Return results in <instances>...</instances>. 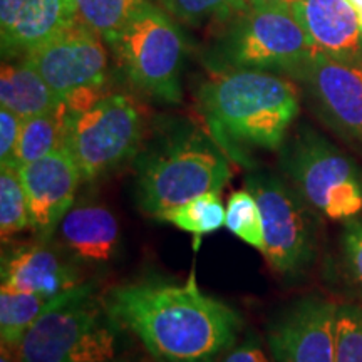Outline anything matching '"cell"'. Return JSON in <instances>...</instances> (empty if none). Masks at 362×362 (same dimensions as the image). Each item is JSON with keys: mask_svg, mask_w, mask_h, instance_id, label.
<instances>
[{"mask_svg": "<svg viewBox=\"0 0 362 362\" xmlns=\"http://www.w3.org/2000/svg\"><path fill=\"white\" fill-rule=\"evenodd\" d=\"M90 284L93 282H83L72 291L56 297L17 292L12 288L0 287V339H2V344L19 347L25 332L40 315L78 297Z\"/></svg>", "mask_w": 362, "mask_h": 362, "instance_id": "19", "label": "cell"}, {"mask_svg": "<svg viewBox=\"0 0 362 362\" xmlns=\"http://www.w3.org/2000/svg\"><path fill=\"white\" fill-rule=\"evenodd\" d=\"M96 284L66 304L45 312L27 330L22 362H98L115 357V325L94 300Z\"/></svg>", "mask_w": 362, "mask_h": 362, "instance_id": "7", "label": "cell"}, {"mask_svg": "<svg viewBox=\"0 0 362 362\" xmlns=\"http://www.w3.org/2000/svg\"><path fill=\"white\" fill-rule=\"evenodd\" d=\"M149 2L151 0H72L78 21L98 33L106 42Z\"/></svg>", "mask_w": 362, "mask_h": 362, "instance_id": "22", "label": "cell"}, {"mask_svg": "<svg viewBox=\"0 0 362 362\" xmlns=\"http://www.w3.org/2000/svg\"><path fill=\"white\" fill-rule=\"evenodd\" d=\"M336 362H362V305H337Z\"/></svg>", "mask_w": 362, "mask_h": 362, "instance_id": "26", "label": "cell"}, {"mask_svg": "<svg viewBox=\"0 0 362 362\" xmlns=\"http://www.w3.org/2000/svg\"><path fill=\"white\" fill-rule=\"evenodd\" d=\"M357 16H359V24H361V29H362V11H357Z\"/></svg>", "mask_w": 362, "mask_h": 362, "instance_id": "34", "label": "cell"}, {"mask_svg": "<svg viewBox=\"0 0 362 362\" xmlns=\"http://www.w3.org/2000/svg\"><path fill=\"white\" fill-rule=\"evenodd\" d=\"M0 362H22L19 347L2 344L0 346Z\"/></svg>", "mask_w": 362, "mask_h": 362, "instance_id": "30", "label": "cell"}, {"mask_svg": "<svg viewBox=\"0 0 362 362\" xmlns=\"http://www.w3.org/2000/svg\"><path fill=\"white\" fill-rule=\"evenodd\" d=\"M62 101L98 94L106 84L110 57L101 35L81 22L24 57Z\"/></svg>", "mask_w": 362, "mask_h": 362, "instance_id": "10", "label": "cell"}, {"mask_svg": "<svg viewBox=\"0 0 362 362\" xmlns=\"http://www.w3.org/2000/svg\"><path fill=\"white\" fill-rule=\"evenodd\" d=\"M64 103L24 57L7 59L0 72V104L21 119L44 115Z\"/></svg>", "mask_w": 362, "mask_h": 362, "instance_id": "18", "label": "cell"}, {"mask_svg": "<svg viewBox=\"0 0 362 362\" xmlns=\"http://www.w3.org/2000/svg\"><path fill=\"white\" fill-rule=\"evenodd\" d=\"M103 305L156 362H216L237 344L243 325L237 310L202 292L194 274L181 284L117 285Z\"/></svg>", "mask_w": 362, "mask_h": 362, "instance_id": "1", "label": "cell"}, {"mask_svg": "<svg viewBox=\"0 0 362 362\" xmlns=\"http://www.w3.org/2000/svg\"><path fill=\"white\" fill-rule=\"evenodd\" d=\"M29 205L30 228L39 242L54 238L59 223L74 206L83 175L66 144L19 170Z\"/></svg>", "mask_w": 362, "mask_h": 362, "instance_id": "13", "label": "cell"}, {"mask_svg": "<svg viewBox=\"0 0 362 362\" xmlns=\"http://www.w3.org/2000/svg\"><path fill=\"white\" fill-rule=\"evenodd\" d=\"M98 362H124V361H119V359H116V357H112V359H106V361H98Z\"/></svg>", "mask_w": 362, "mask_h": 362, "instance_id": "33", "label": "cell"}, {"mask_svg": "<svg viewBox=\"0 0 362 362\" xmlns=\"http://www.w3.org/2000/svg\"><path fill=\"white\" fill-rule=\"evenodd\" d=\"M341 252L346 275L362 293V216L344 221Z\"/></svg>", "mask_w": 362, "mask_h": 362, "instance_id": "27", "label": "cell"}, {"mask_svg": "<svg viewBox=\"0 0 362 362\" xmlns=\"http://www.w3.org/2000/svg\"><path fill=\"white\" fill-rule=\"evenodd\" d=\"M245 188L259 203L264 221V253L270 269L296 277L315 257V223L310 206L296 188L272 173L250 175Z\"/></svg>", "mask_w": 362, "mask_h": 362, "instance_id": "9", "label": "cell"}, {"mask_svg": "<svg viewBox=\"0 0 362 362\" xmlns=\"http://www.w3.org/2000/svg\"><path fill=\"white\" fill-rule=\"evenodd\" d=\"M76 22L72 0H0L4 61L25 57Z\"/></svg>", "mask_w": 362, "mask_h": 362, "instance_id": "14", "label": "cell"}, {"mask_svg": "<svg viewBox=\"0 0 362 362\" xmlns=\"http://www.w3.org/2000/svg\"><path fill=\"white\" fill-rule=\"evenodd\" d=\"M347 2H349L356 11H362V0H347Z\"/></svg>", "mask_w": 362, "mask_h": 362, "instance_id": "32", "label": "cell"}, {"mask_svg": "<svg viewBox=\"0 0 362 362\" xmlns=\"http://www.w3.org/2000/svg\"><path fill=\"white\" fill-rule=\"evenodd\" d=\"M143 128V112L133 98L107 94L86 110L67 112L64 144L78 163L83 181H93L136 155Z\"/></svg>", "mask_w": 362, "mask_h": 362, "instance_id": "8", "label": "cell"}, {"mask_svg": "<svg viewBox=\"0 0 362 362\" xmlns=\"http://www.w3.org/2000/svg\"><path fill=\"white\" fill-rule=\"evenodd\" d=\"M158 220L168 221L176 228L192 233L197 238V243H200L203 235L218 232L225 225L226 208L221 203L220 193L210 192L203 193L200 197L173 208V210H168Z\"/></svg>", "mask_w": 362, "mask_h": 362, "instance_id": "21", "label": "cell"}, {"mask_svg": "<svg viewBox=\"0 0 362 362\" xmlns=\"http://www.w3.org/2000/svg\"><path fill=\"white\" fill-rule=\"evenodd\" d=\"M78 267L49 242L21 247L4 255L2 287L56 297L83 284Z\"/></svg>", "mask_w": 362, "mask_h": 362, "instance_id": "16", "label": "cell"}, {"mask_svg": "<svg viewBox=\"0 0 362 362\" xmlns=\"http://www.w3.org/2000/svg\"><path fill=\"white\" fill-rule=\"evenodd\" d=\"M232 178L228 158L210 134L181 126L144 153L136 173V198L160 218L203 193L221 192Z\"/></svg>", "mask_w": 362, "mask_h": 362, "instance_id": "3", "label": "cell"}, {"mask_svg": "<svg viewBox=\"0 0 362 362\" xmlns=\"http://www.w3.org/2000/svg\"><path fill=\"white\" fill-rule=\"evenodd\" d=\"M210 136L228 160L252 166L255 151H275L300 110L292 81L269 71L225 69L198 90Z\"/></svg>", "mask_w": 362, "mask_h": 362, "instance_id": "2", "label": "cell"}, {"mask_svg": "<svg viewBox=\"0 0 362 362\" xmlns=\"http://www.w3.org/2000/svg\"><path fill=\"white\" fill-rule=\"evenodd\" d=\"M225 226L250 247L259 252L264 250V221L259 203L248 189H240L230 194L226 203Z\"/></svg>", "mask_w": 362, "mask_h": 362, "instance_id": "24", "label": "cell"}, {"mask_svg": "<svg viewBox=\"0 0 362 362\" xmlns=\"http://www.w3.org/2000/svg\"><path fill=\"white\" fill-rule=\"evenodd\" d=\"M22 121L7 107L0 110V165L7 166L11 163L17 141H19Z\"/></svg>", "mask_w": 362, "mask_h": 362, "instance_id": "28", "label": "cell"}, {"mask_svg": "<svg viewBox=\"0 0 362 362\" xmlns=\"http://www.w3.org/2000/svg\"><path fill=\"white\" fill-rule=\"evenodd\" d=\"M337 305L307 296L270 324L267 344L275 362H336Z\"/></svg>", "mask_w": 362, "mask_h": 362, "instance_id": "12", "label": "cell"}, {"mask_svg": "<svg viewBox=\"0 0 362 362\" xmlns=\"http://www.w3.org/2000/svg\"><path fill=\"white\" fill-rule=\"evenodd\" d=\"M67 112V104L62 103L56 110L22 121L19 141L7 166L21 170L61 148L66 139Z\"/></svg>", "mask_w": 362, "mask_h": 362, "instance_id": "20", "label": "cell"}, {"mask_svg": "<svg viewBox=\"0 0 362 362\" xmlns=\"http://www.w3.org/2000/svg\"><path fill=\"white\" fill-rule=\"evenodd\" d=\"M220 362H272L264 347L255 337L245 339L238 346H233Z\"/></svg>", "mask_w": 362, "mask_h": 362, "instance_id": "29", "label": "cell"}, {"mask_svg": "<svg viewBox=\"0 0 362 362\" xmlns=\"http://www.w3.org/2000/svg\"><path fill=\"white\" fill-rule=\"evenodd\" d=\"M280 166L312 210L344 221L362 211L359 165L310 126L282 146Z\"/></svg>", "mask_w": 362, "mask_h": 362, "instance_id": "5", "label": "cell"}, {"mask_svg": "<svg viewBox=\"0 0 362 362\" xmlns=\"http://www.w3.org/2000/svg\"><path fill=\"white\" fill-rule=\"evenodd\" d=\"M292 11L317 51L337 61H362L359 16L347 0H298Z\"/></svg>", "mask_w": 362, "mask_h": 362, "instance_id": "17", "label": "cell"}, {"mask_svg": "<svg viewBox=\"0 0 362 362\" xmlns=\"http://www.w3.org/2000/svg\"><path fill=\"white\" fill-rule=\"evenodd\" d=\"M228 22L216 45L225 69L279 71L296 78L317 52L287 4L248 6Z\"/></svg>", "mask_w": 362, "mask_h": 362, "instance_id": "4", "label": "cell"}, {"mask_svg": "<svg viewBox=\"0 0 362 362\" xmlns=\"http://www.w3.org/2000/svg\"><path fill=\"white\" fill-rule=\"evenodd\" d=\"M298 0H248L250 6H257V4H287V6H292Z\"/></svg>", "mask_w": 362, "mask_h": 362, "instance_id": "31", "label": "cell"}, {"mask_svg": "<svg viewBox=\"0 0 362 362\" xmlns=\"http://www.w3.org/2000/svg\"><path fill=\"white\" fill-rule=\"evenodd\" d=\"M107 44L139 93L168 104L181 101L185 39L168 13L149 2Z\"/></svg>", "mask_w": 362, "mask_h": 362, "instance_id": "6", "label": "cell"}, {"mask_svg": "<svg viewBox=\"0 0 362 362\" xmlns=\"http://www.w3.org/2000/svg\"><path fill=\"white\" fill-rule=\"evenodd\" d=\"M54 237L57 238V247L78 265L111 264L121 248L117 218L101 203L83 202L72 206Z\"/></svg>", "mask_w": 362, "mask_h": 362, "instance_id": "15", "label": "cell"}, {"mask_svg": "<svg viewBox=\"0 0 362 362\" xmlns=\"http://www.w3.org/2000/svg\"><path fill=\"white\" fill-rule=\"evenodd\" d=\"M296 78L304 81L329 128L362 149V61H337L317 51Z\"/></svg>", "mask_w": 362, "mask_h": 362, "instance_id": "11", "label": "cell"}, {"mask_svg": "<svg viewBox=\"0 0 362 362\" xmlns=\"http://www.w3.org/2000/svg\"><path fill=\"white\" fill-rule=\"evenodd\" d=\"M175 19L189 25L228 22L250 6L248 0H161Z\"/></svg>", "mask_w": 362, "mask_h": 362, "instance_id": "25", "label": "cell"}, {"mask_svg": "<svg viewBox=\"0 0 362 362\" xmlns=\"http://www.w3.org/2000/svg\"><path fill=\"white\" fill-rule=\"evenodd\" d=\"M30 228L29 205L19 170L0 168V235L6 243L16 235Z\"/></svg>", "mask_w": 362, "mask_h": 362, "instance_id": "23", "label": "cell"}]
</instances>
